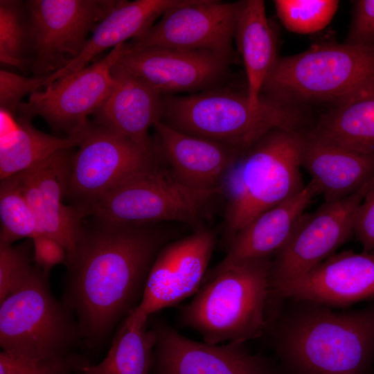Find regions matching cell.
<instances>
[{
	"instance_id": "cell-16",
	"label": "cell",
	"mask_w": 374,
	"mask_h": 374,
	"mask_svg": "<svg viewBox=\"0 0 374 374\" xmlns=\"http://www.w3.org/2000/svg\"><path fill=\"white\" fill-rule=\"evenodd\" d=\"M155 335V374H273L269 362L250 354L244 342L211 344L190 339L163 321L151 328Z\"/></svg>"
},
{
	"instance_id": "cell-8",
	"label": "cell",
	"mask_w": 374,
	"mask_h": 374,
	"mask_svg": "<svg viewBox=\"0 0 374 374\" xmlns=\"http://www.w3.org/2000/svg\"><path fill=\"white\" fill-rule=\"evenodd\" d=\"M222 188L196 189L157 161L131 176L89 206V215L123 224L197 222Z\"/></svg>"
},
{
	"instance_id": "cell-38",
	"label": "cell",
	"mask_w": 374,
	"mask_h": 374,
	"mask_svg": "<svg viewBox=\"0 0 374 374\" xmlns=\"http://www.w3.org/2000/svg\"><path fill=\"white\" fill-rule=\"evenodd\" d=\"M78 374H82L80 370H79V373Z\"/></svg>"
},
{
	"instance_id": "cell-20",
	"label": "cell",
	"mask_w": 374,
	"mask_h": 374,
	"mask_svg": "<svg viewBox=\"0 0 374 374\" xmlns=\"http://www.w3.org/2000/svg\"><path fill=\"white\" fill-rule=\"evenodd\" d=\"M301 166L324 202L346 197L374 177V154L347 148L312 127L301 134Z\"/></svg>"
},
{
	"instance_id": "cell-36",
	"label": "cell",
	"mask_w": 374,
	"mask_h": 374,
	"mask_svg": "<svg viewBox=\"0 0 374 374\" xmlns=\"http://www.w3.org/2000/svg\"><path fill=\"white\" fill-rule=\"evenodd\" d=\"M33 249V262L46 276L55 266L66 263L67 252L56 240L46 237L37 236L31 240Z\"/></svg>"
},
{
	"instance_id": "cell-15",
	"label": "cell",
	"mask_w": 374,
	"mask_h": 374,
	"mask_svg": "<svg viewBox=\"0 0 374 374\" xmlns=\"http://www.w3.org/2000/svg\"><path fill=\"white\" fill-rule=\"evenodd\" d=\"M215 243V232L201 229L166 244L151 266L138 310L149 317L197 292Z\"/></svg>"
},
{
	"instance_id": "cell-21",
	"label": "cell",
	"mask_w": 374,
	"mask_h": 374,
	"mask_svg": "<svg viewBox=\"0 0 374 374\" xmlns=\"http://www.w3.org/2000/svg\"><path fill=\"white\" fill-rule=\"evenodd\" d=\"M112 89L94 115L95 125L113 130L155 153L148 130L161 120L163 96L118 62L112 68Z\"/></svg>"
},
{
	"instance_id": "cell-23",
	"label": "cell",
	"mask_w": 374,
	"mask_h": 374,
	"mask_svg": "<svg viewBox=\"0 0 374 374\" xmlns=\"http://www.w3.org/2000/svg\"><path fill=\"white\" fill-rule=\"evenodd\" d=\"M187 0L118 1L114 8L95 28L85 46L71 63L46 77V86L88 66L98 55L109 48L134 39L153 24L166 11L185 3Z\"/></svg>"
},
{
	"instance_id": "cell-2",
	"label": "cell",
	"mask_w": 374,
	"mask_h": 374,
	"mask_svg": "<svg viewBox=\"0 0 374 374\" xmlns=\"http://www.w3.org/2000/svg\"><path fill=\"white\" fill-rule=\"evenodd\" d=\"M253 109L247 93L211 89L186 96H163L161 121L185 134L211 140L243 153L274 129L303 132L311 127L304 109L261 95Z\"/></svg>"
},
{
	"instance_id": "cell-17",
	"label": "cell",
	"mask_w": 374,
	"mask_h": 374,
	"mask_svg": "<svg viewBox=\"0 0 374 374\" xmlns=\"http://www.w3.org/2000/svg\"><path fill=\"white\" fill-rule=\"evenodd\" d=\"M231 59L205 51L150 46L128 51L117 62L162 96L213 89Z\"/></svg>"
},
{
	"instance_id": "cell-5",
	"label": "cell",
	"mask_w": 374,
	"mask_h": 374,
	"mask_svg": "<svg viewBox=\"0 0 374 374\" xmlns=\"http://www.w3.org/2000/svg\"><path fill=\"white\" fill-rule=\"evenodd\" d=\"M372 91L374 46L320 44L278 57L261 95L303 108L312 103L335 107Z\"/></svg>"
},
{
	"instance_id": "cell-28",
	"label": "cell",
	"mask_w": 374,
	"mask_h": 374,
	"mask_svg": "<svg viewBox=\"0 0 374 374\" xmlns=\"http://www.w3.org/2000/svg\"><path fill=\"white\" fill-rule=\"evenodd\" d=\"M30 21L26 3L1 0V63L24 69L30 66Z\"/></svg>"
},
{
	"instance_id": "cell-13",
	"label": "cell",
	"mask_w": 374,
	"mask_h": 374,
	"mask_svg": "<svg viewBox=\"0 0 374 374\" xmlns=\"http://www.w3.org/2000/svg\"><path fill=\"white\" fill-rule=\"evenodd\" d=\"M243 1L188 0L129 43L130 51L150 46L205 51L231 59Z\"/></svg>"
},
{
	"instance_id": "cell-34",
	"label": "cell",
	"mask_w": 374,
	"mask_h": 374,
	"mask_svg": "<svg viewBox=\"0 0 374 374\" xmlns=\"http://www.w3.org/2000/svg\"><path fill=\"white\" fill-rule=\"evenodd\" d=\"M346 44L374 46V0L355 1Z\"/></svg>"
},
{
	"instance_id": "cell-1",
	"label": "cell",
	"mask_w": 374,
	"mask_h": 374,
	"mask_svg": "<svg viewBox=\"0 0 374 374\" xmlns=\"http://www.w3.org/2000/svg\"><path fill=\"white\" fill-rule=\"evenodd\" d=\"M161 224L93 217L82 226L75 253L66 264L63 302L90 342L102 340L139 304L156 256L173 238Z\"/></svg>"
},
{
	"instance_id": "cell-33",
	"label": "cell",
	"mask_w": 374,
	"mask_h": 374,
	"mask_svg": "<svg viewBox=\"0 0 374 374\" xmlns=\"http://www.w3.org/2000/svg\"><path fill=\"white\" fill-rule=\"evenodd\" d=\"M41 76L25 77L3 69L0 71V108L15 114L26 95L43 87Z\"/></svg>"
},
{
	"instance_id": "cell-10",
	"label": "cell",
	"mask_w": 374,
	"mask_h": 374,
	"mask_svg": "<svg viewBox=\"0 0 374 374\" xmlns=\"http://www.w3.org/2000/svg\"><path fill=\"white\" fill-rule=\"evenodd\" d=\"M373 184L374 177L349 196L324 202L316 211L301 215L271 262L270 288L304 276L350 238L357 209Z\"/></svg>"
},
{
	"instance_id": "cell-19",
	"label": "cell",
	"mask_w": 374,
	"mask_h": 374,
	"mask_svg": "<svg viewBox=\"0 0 374 374\" xmlns=\"http://www.w3.org/2000/svg\"><path fill=\"white\" fill-rule=\"evenodd\" d=\"M318 195L317 186L310 180L299 193L255 217L230 241L226 255L206 272L202 284L235 265L270 259L276 255L289 239L305 209Z\"/></svg>"
},
{
	"instance_id": "cell-6",
	"label": "cell",
	"mask_w": 374,
	"mask_h": 374,
	"mask_svg": "<svg viewBox=\"0 0 374 374\" xmlns=\"http://www.w3.org/2000/svg\"><path fill=\"white\" fill-rule=\"evenodd\" d=\"M271 262H243L202 284L181 309V323L211 344L259 337L266 325Z\"/></svg>"
},
{
	"instance_id": "cell-29",
	"label": "cell",
	"mask_w": 374,
	"mask_h": 374,
	"mask_svg": "<svg viewBox=\"0 0 374 374\" xmlns=\"http://www.w3.org/2000/svg\"><path fill=\"white\" fill-rule=\"evenodd\" d=\"M0 219V242L12 244L39 236L35 217L15 175L1 180Z\"/></svg>"
},
{
	"instance_id": "cell-25",
	"label": "cell",
	"mask_w": 374,
	"mask_h": 374,
	"mask_svg": "<svg viewBox=\"0 0 374 374\" xmlns=\"http://www.w3.org/2000/svg\"><path fill=\"white\" fill-rule=\"evenodd\" d=\"M234 39L244 66L247 96L251 107L257 109L262 104L265 81L278 58L275 34L263 1H243Z\"/></svg>"
},
{
	"instance_id": "cell-37",
	"label": "cell",
	"mask_w": 374,
	"mask_h": 374,
	"mask_svg": "<svg viewBox=\"0 0 374 374\" xmlns=\"http://www.w3.org/2000/svg\"><path fill=\"white\" fill-rule=\"evenodd\" d=\"M370 253L374 256V250H373L371 252H370Z\"/></svg>"
},
{
	"instance_id": "cell-4",
	"label": "cell",
	"mask_w": 374,
	"mask_h": 374,
	"mask_svg": "<svg viewBox=\"0 0 374 374\" xmlns=\"http://www.w3.org/2000/svg\"><path fill=\"white\" fill-rule=\"evenodd\" d=\"M301 134L274 129L242 153L225 176L224 231L229 243L264 211L299 193Z\"/></svg>"
},
{
	"instance_id": "cell-26",
	"label": "cell",
	"mask_w": 374,
	"mask_h": 374,
	"mask_svg": "<svg viewBox=\"0 0 374 374\" xmlns=\"http://www.w3.org/2000/svg\"><path fill=\"white\" fill-rule=\"evenodd\" d=\"M148 316L136 307L121 322L107 356L98 364L85 362L82 374H150L155 335L147 327Z\"/></svg>"
},
{
	"instance_id": "cell-7",
	"label": "cell",
	"mask_w": 374,
	"mask_h": 374,
	"mask_svg": "<svg viewBox=\"0 0 374 374\" xmlns=\"http://www.w3.org/2000/svg\"><path fill=\"white\" fill-rule=\"evenodd\" d=\"M37 266L31 276L0 302V346L12 355L35 359L69 356L83 337L74 313L52 294Z\"/></svg>"
},
{
	"instance_id": "cell-27",
	"label": "cell",
	"mask_w": 374,
	"mask_h": 374,
	"mask_svg": "<svg viewBox=\"0 0 374 374\" xmlns=\"http://www.w3.org/2000/svg\"><path fill=\"white\" fill-rule=\"evenodd\" d=\"M312 128L347 148L374 154V91L332 107Z\"/></svg>"
},
{
	"instance_id": "cell-12",
	"label": "cell",
	"mask_w": 374,
	"mask_h": 374,
	"mask_svg": "<svg viewBox=\"0 0 374 374\" xmlns=\"http://www.w3.org/2000/svg\"><path fill=\"white\" fill-rule=\"evenodd\" d=\"M128 48L129 43L121 44L103 59L35 91L17 111L30 117L39 116L69 135L79 131L108 97L114 84L112 68Z\"/></svg>"
},
{
	"instance_id": "cell-3",
	"label": "cell",
	"mask_w": 374,
	"mask_h": 374,
	"mask_svg": "<svg viewBox=\"0 0 374 374\" xmlns=\"http://www.w3.org/2000/svg\"><path fill=\"white\" fill-rule=\"evenodd\" d=\"M278 350L299 374H364L374 353V306L301 309L280 326Z\"/></svg>"
},
{
	"instance_id": "cell-31",
	"label": "cell",
	"mask_w": 374,
	"mask_h": 374,
	"mask_svg": "<svg viewBox=\"0 0 374 374\" xmlns=\"http://www.w3.org/2000/svg\"><path fill=\"white\" fill-rule=\"evenodd\" d=\"M33 261L32 240L17 245L0 242V302L31 276L35 269Z\"/></svg>"
},
{
	"instance_id": "cell-35",
	"label": "cell",
	"mask_w": 374,
	"mask_h": 374,
	"mask_svg": "<svg viewBox=\"0 0 374 374\" xmlns=\"http://www.w3.org/2000/svg\"><path fill=\"white\" fill-rule=\"evenodd\" d=\"M353 233L361 243L363 252L374 250V184L357 209Z\"/></svg>"
},
{
	"instance_id": "cell-24",
	"label": "cell",
	"mask_w": 374,
	"mask_h": 374,
	"mask_svg": "<svg viewBox=\"0 0 374 374\" xmlns=\"http://www.w3.org/2000/svg\"><path fill=\"white\" fill-rule=\"evenodd\" d=\"M30 118L0 108V179L21 172L53 154L79 146L89 123L79 131L61 138L35 129Z\"/></svg>"
},
{
	"instance_id": "cell-22",
	"label": "cell",
	"mask_w": 374,
	"mask_h": 374,
	"mask_svg": "<svg viewBox=\"0 0 374 374\" xmlns=\"http://www.w3.org/2000/svg\"><path fill=\"white\" fill-rule=\"evenodd\" d=\"M153 127L159 152L170 171L179 181L196 189L220 188L242 154L217 142L176 130L161 120Z\"/></svg>"
},
{
	"instance_id": "cell-11",
	"label": "cell",
	"mask_w": 374,
	"mask_h": 374,
	"mask_svg": "<svg viewBox=\"0 0 374 374\" xmlns=\"http://www.w3.org/2000/svg\"><path fill=\"white\" fill-rule=\"evenodd\" d=\"M156 162L148 152L109 129L89 123L73 156L66 196L89 208L126 179Z\"/></svg>"
},
{
	"instance_id": "cell-9",
	"label": "cell",
	"mask_w": 374,
	"mask_h": 374,
	"mask_svg": "<svg viewBox=\"0 0 374 374\" xmlns=\"http://www.w3.org/2000/svg\"><path fill=\"white\" fill-rule=\"evenodd\" d=\"M112 0H30L26 2L33 76L66 67L76 58L88 35L114 8Z\"/></svg>"
},
{
	"instance_id": "cell-30",
	"label": "cell",
	"mask_w": 374,
	"mask_h": 374,
	"mask_svg": "<svg viewBox=\"0 0 374 374\" xmlns=\"http://www.w3.org/2000/svg\"><path fill=\"white\" fill-rule=\"evenodd\" d=\"M274 3L283 25L298 34H310L323 29L339 6V1L335 0H276Z\"/></svg>"
},
{
	"instance_id": "cell-14",
	"label": "cell",
	"mask_w": 374,
	"mask_h": 374,
	"mask_svg": "<svg viewBox=\"0 0 374 374\" xmlns=\"http://www.w3.org/2000/svg\"><path fill=\"white\" fill-rule=\"evenodd\" d=\"M69 150L15 175L35 217L39 236L61 244L67 252L66 262L75 253L82 220L89 215L88 207L63 202L73 156Z\"/></svg>"
},
{
	"instance_id": "cell-32",
	"label": "cell",
	"mask_w": 374,
	"mask_h": 374,
	"mask_svg": "<svg viewBox=\"0 0 374 374\" xmlns=\"http://www.w3.org/2000/svg\"><path fill=\"white\" fill-rule=\"evenodd\" d=\"M84 361L66 357L54 359H35L0 353V374H71L80 368Z\"/></svg>"
},
{
	"instance_id": "cell-18",
	"label": "cell",
	"mask_w": 374,
	"mask_h": 374,
	"mask_svg": "<svg viewBox=\"0 0 374 374\" xmlns=\"http://www.w3.org/2000/svg\"><path fill=\"white\" fill-rule=\"evenodd\" d=\"M278 295L319 305L344 306L374 296V256L345 251L304 276L273 290Z\"/></svg>"
}]
</instances>
